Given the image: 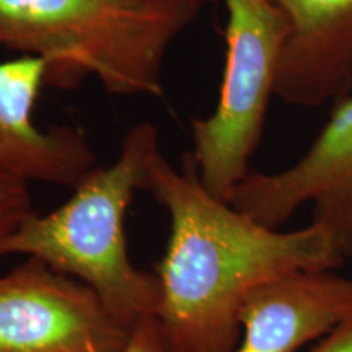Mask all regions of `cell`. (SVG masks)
Here are the masks:
<instances>
[{
    "mask_svg": "<svg viewBox=\"0 0 352 352\" xmlns=\"http://www.w3.org/2000/svg\"><path fill=\"white\" fill-rule=\"evenodd\" d=\"M144 191L171 220L155 272L162 287L157 323L166 352H235L250 290L296 271L338 270L346 261L318 223L280 232L210 195L191 152L179 168L158 153Z\"/></svg>",
    "mask_w": 352,
    "mask_h": 352,
    "instance_id": "obj_1",
    "label": "cell"
},
{
    "mask_svg": "<svg viewBox=\"0 0 352 352\" xmlns=\"http://www.w3.org/2000/svg\"><path fill=\"white\" fill-rule=\"evenodd\" d=\"M201 8L186 0H0V47L43 59L46 85L88 77L118 96H164L166 52Z\"/></svg>",
    "mask_w": 352,
    "mask_h": 352,
    "instance_id": "obj_2",
    "label": "cell"
},
{
    "mask_svg": "<svg viewBox=\"0 0 352 352\" xmlns=\"http://www.w3.org/2000/svg\"><path fill=\"white\" fill-rule=\"evenodd\" d=\"M160 152L155 124L131 127L111 165L95 166L52 212L30 215L3 241L0 256L36 258L80 280L127 328L157 320L160 280L131 261L124 226L135 191H144L148 168Z\"/></svg>",
    "mask_w": 352,
    "mask_h": 352,
    "instance_id": "obj_3",
    "label": "cell"
},
{
    "mask_svg": "<svg viewBox=\"0 0 352 352\" xmlns=\"http://www.w3.org/2000/svg\"><path fill=\"white\" fill-rule=\"evenodd\" d=\"M222 2L227 8L222 85L214 111L191 121V155L204 188L228 202L250 175V158L261 142L289 26L271 0Z\"/></svg>",
    "mask_w": 352,
    "mask_h": 352,
    "instance_id": "obj_4",
    "label": "cell"
},
{
    "mask_svg": "<svg viewBox=\"0 0 352 352\" xmlns=\"http://www.w3.org/2000/svg\"><path fill=\"white\" fill-rule=\"evenodd\" d=\"M131 331L88 285L36 258L0 276V352H122Z\"/></svg>",
    "mask_w": 352,
    "mask_h": 352,
    "instance_id": "obj_5",
    "label": "cell"
},
{
    "mask_svg": "<svg viewBox=\"0 0 352 352\" xmlns=\"http://www.w3.org/2000/svg\"><path fill=\"white\" fill-rule=\"evenodd\" d=\"M333 101L328 121L297 164L277 173L250 171L228 202L276 230L311 202V222L331 235L347 261L352 259V80Z\"/></svg>",
    "mask_w": 352,
    "mask_h": 352,
    "instance_id": "obj_6",
    "label": "cell"
},
{
    "mask_svg": "<svg viewBox=\"0 0 352 352\" xmlns=\"http://www.w3.org/2000/svg\"><path fill=\"white\" fill-rule=\"evenodd\" d=\"M46 74L47 65L39 57L0 63V168L26 183L74 189L96 166V153L82 129H43L34 122Z\"/></svg>",
    "mask_w": 352,
    "mask_h": 352,
    "instance_id": "obj_7",
    "label": "cell"
},
{
    "mask_svg": "<svg viewBox=\"0 0 352 352\" xmlns=\"http://www.w3.org/2000/svg\"><path fill=\"white\" fill-rule=\"evenodd\" d=\"M352 314V277L307 270L276 277L246 294L235 352H297Z\"/></svg>",
    "mask_w": 352,
    "mask_h": 352,
    "instance_id": "obj_8",
    "label": "cell"
},
{
    "mask_svg": "<svg viewBox=\"0 0 352 352\" xmlns=\"http://www.w3.org/2000/svg\"><path fill=\"white\" fill-rule=\"evenodd\" d=\"M283 12L285 39L276 96L315 108L352 80V0H271Z\"/></svg>",
    "mask_w": 352,
    "mask_h": 352,
    "instance_id": "obj_9",
    "label": "cell"
},
{
    "mask_svg": "<svg viewBox=\"0 0 352 352\" xmlns=\"http://www.w3.org/2000/svg\"><path fill=\"white\" fill-rule=\"evenodd\" d=\"M34 214L28 183L0 168V248L3 241Z\"/></svg>",
    "mask_w": 352,
    "mask_h": 352,
    "instance_id": "obj_10",
    "label": "cell"
},
{
    "mask_svg": "<svg viewBox=\"0 0 352 352\" xmlns=\"http://www.w3.org/2000/svg\"><path fill=\"white\" fill-rule=\"evenodd\" d=\"M122 352H166L157 320H145L132 328Z\"/></svg>",
    "mask_w": 352,
    "mask_h": 352,
    "instance_id": "obj_11",
    "label": "cell"
},
{
    "mask_svg": "<svg viewBox=\"0 0 352 352\" xmlns=\"http://www.w3.org/2000/svg\"><path fill=\"white\" fill-rule=\"evenodd\" d=\"M310 352H352V314L320 338Z\"/></svg>",
    "mask_w": 352,
    "mask_h": 352,
    "instance_id": "obj_12",
    "label": "cell"
},
{
    "mask_svg": "<svg viewBox=\"0 0 352 352\" xmlns=\"http://www.w3.org/2000/svg\"><path fill=\"white\" fill-rule=\"evenodd\" d=\"M186 2H191V3H195V6H197V7H202L204 6V3H208V2H214V0H186Z\"/></svg>",
    "mask_w": 352,
    "mask_h": 352,
    "instance_id": "obj_13",
    "label": "cell"
}]
</instances>
